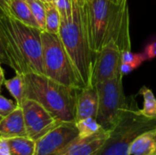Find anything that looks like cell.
Wrapping results in <instances>:
<instances>
[{"instance_id":"cell-1","label":"cell","mask_w":156,"mask_h":155,"mask_svg":"<svg viewBox=\"0 0 156 155\" xmlns=\"http://www.w3.org/2000/svg\"><path fill=\"white\" fill-rule=\"evenodd\" d=\"M89 43L96 54L114 40L122 52L131 50L128 0H94L83 3Z\"/></svg>"},{"instance_id":"cell-2","label":"cell","mask_w":156,"mask_h":155,"mask_svg":"<svg viewBox=\"0 0 156 155\" xmlns=\"http://www.w3.org/2000/svg\"><path fill=\"white\" fill-rule=\"evenodd\" d=\"M41 31L8 15L0 16V39L16 73L44 74Z\"/></svg>"},{"instance_id":"cell-3","label":"cell","mask_w":156,"mask_h":155,"mask_svg":"<svg viewBox=\"0 0 156 155\" xmlns=\"http://www.w3.org/2000/svg\"><path fill=\"white\" fill-rule=\"evenodd\" d=\"M85 2V1H84ZM72 0V11L61 16L58 37L66 49L83 87L90 86L95 54L91 51L83 3Z\"/></svg>"},{"instance_id":"cell-4","label":"cell","mask_w":156,"mask_h":155,"mask_svg":"<svg viewBox=\"0 0 156 155\" xmlns=\"http://www.w3.org/2000/svg\"><path fill=\"white\" fill-rule=\"evenodd\" d=\"M26 99L40 103L58 122H75L80 89L58 83L43 74H25Z\"/></svg>"},{"instance_id":"cell-5","label":"cell","mask_w":156,"mask_h":155,"mask_svg":"<svg viewBox=\"0 0 156 155\" xmlns=\"http://www.w3.org/2000/svg\"><path fill=\"white\" fill-rule=\"evenodd\" d=\"M156 129L155 117L144 116L133 97L127 99L122 115L110 132L109 137L97 155H129L133 142L145 132Z\"/></svg>"},{"instance_id":"cell-6","label":"cell","mask_w":156,"mask_h":155,"mask_svg":"<svg viewBox=\"0 0 156 155\" xmlns=\"http://www.w3.org/2000/svg\"><path fill=\"white\" fill-rule=\"evenodd\" d=\"M43 67L46 77L66 86L83 88L75 68L58 35L41 31Z\"/></svg>"},{"instance_id":"cell-7","label":"cell","mask_w":156,"mask_h":155,"mask_svg":"<svg viewBox=\"0 0 156 155\" xmlns=\"http://www.w3.org/2000/svg\"><path fill=\"white\" fill-rule=\"evenodd\" d=\"M122 75L95 85L98 93L97 122L101 126L111 132L117 124L127 103L122 86Z\"/></svg>"},{"instance_id":"cell-8","label":"cell","mask_w":156,"mask_h":155,"mask_svg":"<svg viewBox=\"0 0 156 155\" xmlns=\"http://www.w3.org/2000/svg\"><path fill=\"white\" fill-rule=\"evenodd\" d=\"M20 107L23 111L27 135L35 141L40 139L59 123L40 103L34 100L26 99Z\"/></svg>"},{"instance_id":"cell-9","label":"cell","mask_w":156,"mask_h":155,"mask_svg":"<svg viewBox=\"0 0 156 155\" xmlns=\"http://www.w3.org/2000/svg\"><path fill=\"white\" fill-rule=\"evenodd\" d=\"M122 51L114 40L109 41L99 52L95 54L91 84L106 81L121 74Z\"/></svg>"},{"instance_id":"cell-10","label":"cell","mask_w":156,"mask_h":155,"mask_svg":"<svg viewBox=\"0 0 156 155\" xmlns=\"http://www.w3.org/2000/svg\"><path fill=\"white\" fill-rule=\"evenodd\" d=\"M76 137L78 130L75 122H59L37 141L36 155H58Z\"/></svg>"},{"instance_id":"cell-11","label":"cell","mask_w":156,"mask_h":155,"mask_svg":"<svg viewBox=\"0 0 156 155\" xmlns=\"http://www.w3.org/2000/svg\"><path fill=\"white\" fill-rule=\"evenodd\" d=\"M110 132L102 129L98 133L89 137H76L58 155H97L103 146Z\"/></svg>"},{"instance_id":"cell-12","label":"cell","mask_w":156,"mask_h":155,"mask_svg":"<svg viewBox=\"0 0 156 155\" xmlns=\"http://www.w3.org/2000/svg\"><path fill=\"white\" fill-rule=\"evenodd\" d=\"M98 93L94 85L79 90L76 101L75 122L89 117L96 118L98 112Z\"/></svg>"},{"instance_id":"cell-13","label":"cell","mask_w":156,"mask_h":155,"mask_svg":"<svg viewBox=\"0 0 156 155\" xmlns=\"http://www.w3.org/2000/svg\"><path fill=\"white\" fill-rule=\"evenodd\" d=\"M27 136L23 111L17 106L11 113L0 120V137L9 139Z\"/></svg>"},{"instance_id":"cell-14","label":"cell","mask_w":156,"mask_h":155,"mask_svg":"<svg viewBox=\"0 0 156 155\" xmlns=\"http://www.w3.org/2000/svg\"><path fill=\"white\" fill-rule=\"evenodd\" d=\"M5 15L10 16L27 26L39 28L26 0H8L5 5Z\"/></svg>"},{"instance_id":"cell-15","label":"cell","mask_w":156,"mask_h":155,"mask_svg":"<svg viewBox=\"0 0 156 155\" xmlns=\"http://www.w3.org/2000/svg\"><path fill=\"white\" fill-rule=\"evenodd\" d=\"M154 153H156V129L138 136L129 149V155H149Z\"/></svg>"},{"instance_id":"cell-16","label":"cell","mask_w":156,"mask_h":155,"mask_svg":"<svg viewBox=\"0 0 156 155\" xmlns=\"http://www.w3.org/2000/svg\"><path fill=\"white\" fill-rule=\"evenodd\" d=\"M11 155H36L37 141L27 137H14L7 139Z\"/></svg>"},{"instance_id":"cell-17","label":"cell","mask_w":156,"mask_h":155,"mask_svg":"<svg viewBox=\"0 0 156 155\" xmlns=\"http://www.w3.org/2000/svg\"><path fill=\"white\" fill-rule=\"evenodd\" d=\"M4 85L9 93L16 100L17 106H21L23 101L26 100V80L25 74L16 73V76L5 79Z\"/></svg>"},{"instance_id":"cell-18","label":"cell","mask_w":156,"mask_h":155,"mask_svg":"<svg viewBox=\"0 0 156 155\" xmlns=\"http://www.w3.org/2000/svg\"><path fill=\"white\" fill-rule=\"evenodd\" d=\"M45 7H46V25H45L44 31H47L50 34L58 35L60 23H61L60 14L52 2L45 3Z\"/></svg>"},{"instance_id":"cell-19","label":"cell","mask_w":156,"mask_h":155,"mask_svg":"<svg viewBox=\"0 0 156 155\" xmlns=\"http://www.w3.org/2000/svg\"><path fill=\"white\" fill-rule=\"evenodd\" d=\"M75 125L78 130V136L80 138L94 135L103 129L97 122L96 118L92 117L80 120L75 122Z\"/></svg>"},{"instance_id":"cell-20","label":"cell","mask_w":156,"mask_h":155,"mask_svg":"<svg viewBox=\"0 0 156 155\" xmlns=\"http://www.w3.org/2000/svg\"><path fill=\"white\" fill-rule=\"evenodd\" d=\"M139 93L144 98V108L140 110L141 113L145 117H155L156 98L152 90L146 86H143L140 89Z\"/></svg>"},{"instance_id":"cell-21","label":"cell","mask_w":156,"mask_h":155,"mask_svg":"<svg viewBox=\"0 0 156 155\" xmlns=\"http://www.w3.org/2000/svg\"><path fill=\"white\" fill-rule=\"evenodd\" d=\"M29 5V8L38 24L41 30H45L46 25V7L45 3L40 0H26Z\"/></svg>"},{"instance_id":"cell-22","label":"cell","mask_w":156,"mask_h":155,"mask_svg":"<svg viewBox=\"0 0 156 155\" xmlns=\"http://www.w3.org/2000/svg\"><path fill=\"white\" fill-rule=\"evenodd\" d=\"M146 59L143 53H133L132 50H126L122 52V63H128L133 66L134 69L139 68Z\"/></svg>"},{"instance_id":"cell-23","label":"cell","mask_w":156,"mask_h":155,"mask_svg":"<svg viewBox=\"0 0 156 155\" xmlns=\"http://www.w3.org/2000/svg\"><path fill=\"white\" fill-rule=\"evenodd\" d=\"M17 107L16 102L8 100L0 94V118H4L11 113Z\"/></svg>"},{"instance_id":"cell-24","label":"cell","mask_w":156,"mask_h":155,"mask_svg":"<svg viewBox=\"0 0 156 155\" xmlns=\"http://www.w3.org/2000/svg\"><path fill=\"white\" fill-rule=\"evenodd\" d=\"M52 3L58 10L60 16H68L72 11V0H52Z\"/></svg>"},{"instance_id":"cell-25","label":"cell","mask_w":156,"mask_h":155,"mask_svg":"<svg viewBox=\"0 0 156 155\" xmlns=\"http://www.w3.org/2000/svg\"><path fill=\"white\" fill-rule=\"evenodd\" d=\"M144 54L147 60H151L156 58V41L150 42L144 48Z\"/></svg>"},{"instance_id":"cell-26","label":"cell","mask_w":156,"mask_h":155,"mask_svg":"<svg viewBox=\"0 0 156 155\" xmlns=\"http://www.w3.org/2000/svg\"><path fill=\"white\" fill-rule=\"evenodd\" d=\"M0 155H11L7 139L0 137Z\"/></svg>"},{"instance_id":"cell-27","label":"cell","mask_w":156,"mask_h":155,"mask_svg":"<svg viewBox=\"0 0 156 155\" xmlns=\"http://www.w3.org/2000/svg\"><path fill=\"white\" fill-rule=\"evenodd\" d=\"M0 62L9 66V61H8V58L6 57V54H5V48H4V46H3L1 39H0Z\"/></svg>"},{"instance_id":"cell-28","label":"cell","mask_w":156,"mask_h":155,"mask_svg":"<svg viewBox=\"0 0 156 155\" xmlns=\"http://www.w3.org/2000/svg\"><path fill=\"white\" fill-rule=\"evenodd\" d=\"M8 0H0V16L5 15V5Z\"/></svg>"},{"instance_id":"cell-29","label":"cell","mask_w":156,"mask_h":155,"mask_svg":"<svg viewBox=\"0 0 156 155\" xmlns=\"http://www.w3.org/2000/svg\"><path fill=\"white\" fill-rule=\"evenodd\" d=\"M5 71L3 69V68L1 67V62H0V91H1V88H2V85L4 84V81H5Z\"/></svg>"},{"instance_id":"cell-30","label":"cell","mask_w":156,"mask_h":155,"mask_svg":"<svg viewBox=\"0 0 156 155\" xmlns=\"http://www.w3.org/2000/svg\"><path fill=\"white\" fill-rule=\"evenodd\" d=\"M40 1H42V2H44V3H49V2H52V0H40Z\"/></svg>"},{"instance_id":"cell-31","label":"cell","mask_w":156,"mask_h":155,"mask_svg":"<svg viewBox=\"0 0 156 155\" xmlns=\"http://www.w3.org/2000/svg\"><path fill=\"white\" fill-rule=\"evenodd\" d=\"M149 155H156V153H153V154H149Z\"/></svg>"},{"instance_id":"cell-32","label":"cell","mask_w":156,"mask_h":155,"mask_svg":"<svg viewBox=\"0 0 156 155\" xmlns=\"http://www.w3.org/2000/svg\"><path fill=\"white\" fill-rule=\"evenodd\" d=\"M81 2H84V1H87V0H80Z\"/></svg>"},{"instance_id":"cell-33","label":"cell","mask_w":156,"mask_h":155,"mask_svg":"<svg viewBox=\"0 0 156 155\" xmlns=\"http://www.w3.org/2000/svg\"><path fill=\"white\" fill-rule=\"evenodd\" d=\"M87 1H94V0H87Z\"/></svg>"},{"instance_id":"cell-34","label":"cell","mask_w":156,"mask_h":155,"mask_svg":"<svg viewBox=\"0 0 156 155\" xmlns=\"http://www.w3.org/2000/svg\"><path fill=\"white\" fill-rule=\"evenodd\" d=\"M0 120H1V118H0Z\"/></svg>"}]
</instances>
